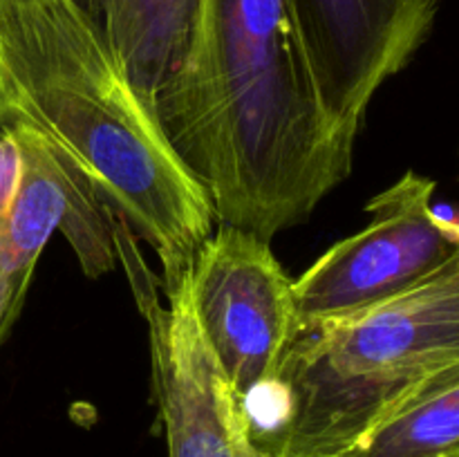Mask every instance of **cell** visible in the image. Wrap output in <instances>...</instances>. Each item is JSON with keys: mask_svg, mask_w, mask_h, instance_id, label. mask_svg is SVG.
I'll return each instance as SVG.
<instances>
[{"mask_svg": "<svg viewBox=\"0 0 459 457\" xmlns=\"http://www.w3.org/2000/svg\"><path fill=\"white\" fill-rule=\"evenodd\" d=\"M39 133L146 242L161 291L215 231L204 188L179 161L90 13L76 0H0V128Z\"/></svg>", "mask_w": 459, "mask_h": 457, "instance_id": "cell-2", "label": "cell"}, {"mask_svg": "<svg viewBox=\"0 0 459 457\" xmlns=\"http://www.w3.org/2000/svg\"><path fill=\"white\" fill-rule=\"evenodd\" d=\"M0 227H3V222H0Z\"/></svg>", "mask_w": 459, "mask_h": 457, "instance_id": "cell-12", "label": "cell"}, {"mask_svg": "<svg viewBox=\"0 0 459 457\" xmlns=\"http://www.w3.org/2000/svg\"><path fill=\"white\" fill-rule=\"evenodd\" d=\"M323 108L354 146L381 85L433 30L439 0H291Z\"/></svg>", "mask_w": 459, "mask_h": 457, "instance_id": "cell-7", "label": "cell"}, {"mask_svg": "<svg viewBox=\"0 0 459 457\" xmlns=\"http://www.w3.org/2000/svg\"><path fill=\"white\" fill-rule=\"evenodd\" d=\"M206 343L242 399L276 381L299 336L294 278L247 228L218 224L188 269Z\"/></svg>", "mask_w": 459, "mask_h": 457, "instance_id": "cell-5", "label": "cell"}, {"mask_svg": "<svg viewBox=\"0 0 459 457\" xmlns=\"http://www.w3.org/2000/svg\"><path fill=\"white\" fill-rule=\"evenodd\" d=\"M22 177V157L9 130H0V222L9 218Z\"/></svg>", "mask_w": 459, "mask_h": 457, "instance_id": "cell-11", "label": "cell"}, {"mask_svg": "<svg viewBox=\"0 0 459 457\" xmlns=\"http://www.w3.org/2000/svg\"><path fill=\"white\" fill-rule=\"evenodd\" d=\"M435 186L415 170L403 173L368 202L370 220L361 231L332 245L296 278L299 336L403 294L455 254L459 227L435 213Z\"/></svg>", "mask_w": 459, "mask_h": 457, "instance_id": "cell-4", "label": "cell"}, {"mask_svg": "<svg viewBox=\"0 0 459 457\" xmlns=\"http://www.w3.org/2000/svg\"><path fill=\"white\" fill-rule=\"evenodd\" d=\"M106 39L148 110L182 70L195 31L197 0H76Z\"/></svg>", "mask_w": 459, "mask_h": 457, "instance_id": "cell-9", "label": "cell"}, {"mask_svg": "<svg viewBox=\"0 0 459 457\" xmlns=\"http://www.w3.org/2000/svg\"><path fill=\"white\" fill-rule=\"evenodd\" d=\"M343 457H459V363L412 385Z\"/></svg>", "mask_w": 459, "mask_h": 457, "instance_id": "cell-10", "label": "cell"}, {"mask_svg": "<svg viewBox=\"0 0 459 457\" xmlns=\"http://www.w3.org/2000/svg\"><path fill=\"white\" fill-rule=\"evenodd\" d=\"M151 112L215 222L267 242L352 170L354 146L323 108L291 0H197L186 61Z\"/></svg>", "mask_w": 459, "mask_h": 457, "instance_id": "cell-1", "label": "cell"}, {"mask_svg": "<svg viewBox=\"0 0 459 457\" xmlns=\"http://www.w3.org/2000/svg\"><path fill=\"white\" fill-rule=\"evenodd\" d=\"M455 363L459 245L403 294L300 334L245 403L272 457H343L412 385Z\"/></svg>", "mask_w": 459, "mask_h": 457, "instance_id": "cell-3", "label": "cell"}, {"mask_svg": "<svg viewBox=\"0 0 459 457\" xmlns=\"http://www.w3.org/2000/svg\"><path fill=\"white\" fill-rule=\"evenodd\" d=\"M22 157V177L9 218L0 227V343L21 314L36 263L52 233L70 242L88 278L117 264L112 213L74 164L58 155L39 133L9 125Z\"/></svg>", "mask_w": 459, "mask_h": 457, "instance_id": "cell-8", "label": "cell"}, {"mask_svg": "<svg viewBox=\"0 0 459 457\" xmlns=\"http://www.w3.org/2000/svg\"><path fill=\"white\" fill-rule=\"evenodd\" d=\"M137 303L151 343L152 394L169 457H272L254 435L245 399L206 343L193 309L188 273L160 303L139 282Z\"/></svg>", "mask_w": 459, "mask_h": 457, "instance_id": "cell-6", "label": "cell"}]
</instances>
